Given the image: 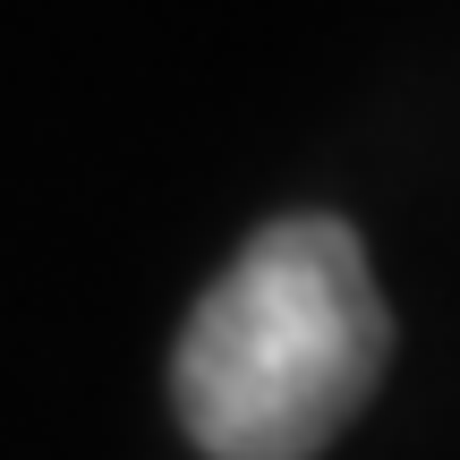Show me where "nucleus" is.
<instances>
[{
  "label": "nucleus",
  "instance_id": "f257e3e1",
  "mask_svg": "<svg viewBox=\"0 0 460 460\" xmlns=\"http://www.w3.org/2000/svg\"><path fill=\"white\" fill-rule=\"evenodd\" d=\"M393 358V315L341 214H281L230 256L171 349V401L205 460H315Z\"/></svg>",
  "mask_w": 460,
  "mask_h": 460
}]
</instances>
